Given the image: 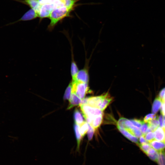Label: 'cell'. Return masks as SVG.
Returning a JSON list of instances; mask_svg holds the SVG:
<instances>
[{
	"label": "cell",
	"instance_id": "1",
	"mask_svg": "<svg viewBox=\"0 0 165 165\" xmlns=\"http://www.w3.org/2000/svg\"><path fill=\"white\" fill-rule=\"evenodd\" d=\"M72 12L64 6L54 9L51 13L49 17L50 23L48 27L50 31H52L57 24L65 17L70 16Z\"/></svg>",
	"mask_w": 165,
	"mask_h": 165
},
{
	"label": "cell",
	"instance_id": "2",
	"mask_svg": "<svg viewBox=\"0 0 165 165\" xmlns=\"http://www.w3.org/2000/svg\"><path fill=\"white\" fill-rule=\"evenodd\" d=\"M79 106L85 119L103 114V111L98 108L91 106L86 104L81 103Z\"/></svg>",
	"mask_w": 165,
	"mask_h": 165
},
{
	"label": "cell",
	"instance_id": "3",
	"mask_svg": "<svg viewBox=\"0 0 165 165\" xmlns=\"http://www.w3.org/2000/svg\"><path fill=\"white\" fill-rule=\"evenodd\" d=\"M72 92L74 93L79 98L82 100L89 90L88 83L72 81Z\"/></svg>",
	"mask_w": 165,
	"mask_h": 165
},
{
	"label": "cell",
	"instance_id": "4",
	"mask_svg": "<svg viewBox=\"0 0 165 165\" xmlns=\"http://www.w3.org/2000/svg\"><path fill=\"white\" fill-rule=\"evenodd\" d=\"M108 93L99 96L91 97L82 100V104H87L91 106L99 109L104 99Z\"/></svg>",
	"mask_w": 165,
	"mask_h": 165
},
{
	"label": "cell",
	"instance_id": "5",
	"mask_svg": "<svg viewBox=\"0 0 165 165\" xmlns=\"http://www.w3.org/2000/svg\"><path fill=\"white\" fill-rule=\"evenodd\" d=\"M57 7L58 6L56 5L53 3L42 5L38 13L39 17L41 19L49 17L53 10Z\"/></svg>",
	"mask_w": 165,
	"mask_h": 165
},
{
	"label": "cell",
	"instance_id": "6",
	"mask_svg": "<svg viewBox=\"0 0 165 165\" xmlns=\"http://www.w3.org/2000/svg\"><path fill=\"white\" fill-rule=\"evenodd\" d=\"M37 17H39L38 13L34 9L31 8L26 12L18 20L14 22L7 24L5 26H7L12 25L20 21L32 20Z\"/></svg>",
	"mask_w": 165,
	"mask_h": 165
},
{
	"label": "cell",
	"instance_id": "7",
	"mask_svg": "<svg viewBox=\"0 0 165 165\" xmlns=\"http://www.w3.org/2000/svg\"><path fill=\"white\" fill-rule=\"evenodd\" d=\"M86 122L95 129H97L101 125L103 119V115L85 119Z\"/></svg>",
	"mask_w": 165,
	"mask_h": 165
},
{
	"label": "cell",
	"instance_id": "8",
	"mask_svg": "<svg viewBox=\"0 0 165 165\" xmlns=\"http://www.w3.org/2000/svg\"><path fill=\"white\" fill-rule=\"evenodd\" d=\"M25 3L34 9L38 14L42 5L38 0H13Z\"/></svg>",
	"mask_w": 165,
	"mask_h": 165
},
{
	"label": "cell",
	"instance_id": "9",
	"mask_svg": "<svg viewBox=\"0 0 165 165\" xmlns=\"http://www.w3.org/2000/svg\"><path fill=\"white\" fill-rule=\"evenodd\" d=\"M72 81L88 83L89 81V76L86 69H83L79 71L75 79Z\"/></svg>",
	"mask_w": 165,
	"mask_h": 165
},
{
	"label": "cell",
	"instance_id": "10",
	"mask_svg": "<svg viewBox=\"0 0 165 165\" xmlns=\"http://www.w3.org/2000/svg\"><path fill=\"white\" fill-rule=\"evenodd\" d=\"M69 104L67 109H69L74 106L80 105L82 102V100L79 98L74 93L72 92L69 100Z\"/></svg>",
	"mask_w": 165,
	"mask_h": 165
},
{
	"label": "cell",
	"instance_id": "11",
	"mask_svg": "<svg viewBox=\"0 0 165 165\" xmlns=\"http://www.w3.org/2000/svg\"><path fill=\"white\" fill-rule=\"evenodd\" d=\"M155 139L165 142V128L158 127L154 131Z\"/></svg>",
	"mask_w": 165,
	"mask_h": 165
},
{
	"label": "cell",
	"instance_id": "12",
	"mask_svg": "<svg viewBox=\"0 0 165 165\" xmlns=\"http://www.w3.org/2000/svg\"><path fill=\"white\" fill-rule=\"evenodd\" d=\"M152 148L157 152L163 150L165 148V142L154 139L149 142Z\"/></svg>",
	"mask_w": 165,
	"mask_h": 165
},
{
	"label": "cell",
	"instance_id": "13",
	"mask_svg": "<svg viewBox=\"0 0 165 165\" xmlns=\"http://www.w3.org/2000/svg\"><path fill=\"white\" fill-rule=\"evenodd\" d=\"M117 127L122 134L128 139L138 145L139 144L138 139V138L133 135L124 129L118 127Z\"/></svg>",
	"mask_w": 165,
	"mask_h": 165
},
{
	"label": "cell",
	"instance_id": "14",
	"mask_svg": "<svg viewBox=\"0 0 165 165\" xmlns=\"http://www.w3.org/2000/svg\"><path fill=\"white\" fill-rule=\"evenodd\" d=\"M163 103V101L158 96L154 100L152 107V112L155 114L159 111Z\"/></svg>",
	"mask_w": 165,
	"mask_h": 165
},
{
	"label": "cell",
	"instance_id": "15",
	"mask_svg": "<svg viewBox=\"0 0 165 165\" xmlns=\"http://www.w3.org/2000/svg\"><path fill=\"white\" fill-rule=\"evenodd\" d=\"M74 129L77 142V151H79L81 141L82 138L79 130V126L75 123L74 125Z\"/></svg>",
	"mask_w": 165,
	"mask_h": 165
},
{
	"label": "cell",
	"instance_id": "16",
	"mask_svg": "<svg viewBox=\"0 0 165 165\" xmlns=\"http://www.w3.org/2000/svg\"><path fill=\"white\" fill-rule=\"evenodd\" d=\"M74 116L75 123L79 126L84 121L82 114L77 109L74 112Z\"/></svg>",
	"mask_w": 165,
	"mask_h": 165
},
{
	"label": "cell",
	"instance_id": "17",
	"mask_svg": "<svg viewBox=\"0 0 165 165\" xmlns=\"http://www.w3.org/2000/svg\"><path fill=\"white\" fill-rule=\"evenodd\" d=\"M148 132L154 131L159 127V122L158 118L153 119L148 123Z\"/></svg>",
	"mask_w": 165,
	"mask_h": 165
},
{
	"label": "cell",
	"instance_id": "18",
	"mask_svg": "<svg viewBox=\"0 0 165 165\" xmlns=\"http://www.w3.org/2000/svg\"><path fill=\"white\" fill-rule=\"evenodd\" d=\"M71 74L72 78V80H74L76 75L79 72L78 67L74 61V59H72L71 68Z\"/></svg>",
	"mask_w": 165,
	"mask_h": 165
},
{
	"label": "cell",
	"instance_id": "19",
	"mask_svg": "<svg viewBox=\"0 0 165 165\" xmlns=\"http://www.w3.org/2000/svg\"><path fill=\"white\" fill-rule=\"evenodd\" d=\"M112 100V98L110 97L108 94L106 96L104 99L99 109L103 111L109 104Z\"/></svg>",
	"mask_w": 165,
	"mask_h": 165
},
{
	"label": "cell",
	"instance_id": "20",
	"mask_svg": "<svg viewBox=\"0 0 165 165\" xmlns=\"http://www.w3.org/2000/svg\"><path fill=\"white\" fill-rule=\"evenodd\" d=\"M159 165H165V152L164 150L158 152L156 161Z\"/></svg>",
	"mask_w": 165,
	"mask_h": 165
},
{
	"label": "cell",
	"instance_id": "21",
	"mask_svg": "<svg viewBox=\"0 0 165 165\" xmlns=\"http://www.w3.org/2000/svg\"><path fill=\"white\" fill-rule=\"evenodd\" d=\"M79 130L82 137H83L87 132L89 129V124L84 121L79 126Z\"/></svg>",
	"mask_w": 165,
	"mask_h": 165
},
{
	"label": "cell",
	"instance_id": "22",
	"mask_svg": "<svg viewBox=\"0 0 165 165\" xmlns=\"http://www.w3.org/2000/svg\"><path fill=\"white\" fill-rule=\"evenodd\" d=\"M72 84L71 81L67 88L64 96V100H69L72 93Z\"/></svg>",
	"mask_w": 165,
	"mask_h": 165
},
{
	"label": "cell",
	"instance_id": "23",
	"mask_svg": "<svg viewBox=\"0 0 165 165\" xmlns=\"http://www.w3.org/2000/svg\"><path fill=\"white\" fill-rule=\"evenodd\" d=\"M126 130L130 132L133 135L138 138H140L143 135L140 129H126Z\"/></svg>",
	"mask_w": 165,
	"mask_h": 165
},
{
	"label": "cell",
	"instance_id": "24",
	"mask_svg": "<svg viewBox=\"0 0 165 165\" xmlns=\"http://www.w3.org/2000/svg\"><path fill=\"white\" fill-rule=\"evenodd\" d=\"M143 135L145 140L149 143L155 139V134L152 131L148 132Z\"/></svg>",
	"mask_w": 165,
	"mask_h": 165
},
{
	"label": "cell",
	"instance_id": "25",
	"mask_svg": "<svg viewBox=\"0 0 165 165\" xmlns=\"http://www.w3.org/2000/svg\"><path fill=\"white\" fill-rule=\"evenodd\" d=\"M138 145L141 149L145 154H146L148 151L152 147L150 144L148 143L138 144Z\"/></svg>",
	"mask_w": 165,
	"mask_h": 165
},
{
	"label": "cell",
	"instance_id": "26",
	"mask_svg": "<svg viewBox=\"0 0 165 165\" xmlns=\"http://www.w3.org/2000/svg\"><path fill=\"white\" fill-rule=\"evenodd\" d=\"M157 118H158L157 116L155 114H149L145 117L143 121L145 123H148L149 121Z\"/></svg>",
	"mask_w": 165,
	"mask_h": 165
},
{
	"label": "cell",
	"instance_id": "27",
	"mask_svg": "<svg viewBox=\"0 0 165 165\" xmlns=\"http://www.w3.org/2000/svg\"><path fill=\"white\" fill-rule=\"evenodd\" d=\"M95 130V129L92 126L89 124V129L87 132V136L89 140L90 141L92 138Z\"/></svg>",
	"mask_w": 165,
	"mask_h": 165
},
{
	"label": "cell",
	"instance_id": "28",
	"mask_svg": "<svg viewBox=\"0 0 165 165\" xmlns=\"http://www.w3.org/2000/svg\"><path fill=\"white\" fill-rule=\"evenodd\" d=\"M130 120L134 126L139 128L141 127L144 122L143 121L136 119H131Z\"/></svg>",
	"mask_w": 165,
	"mask_h": 165
},
{
	"label": "cell",
	"instance_id": "29",
	"mask_svg": "<svg viewBox=\"0 0 165 165\" xmlns=\"http://www.w3.org/2000/svg\"><path fill=\"white\" fill-rule=\"evenodd\" d=\"M148 129V123L144 122L140 127V130L143 134H145L147 132Z\"/></svg>",
	"mask_w": 165,
	"mask_h": 165
},
{
	"label": "cell",
	"instance_id": "30",
	"mask_svg": "<svg viewBox=\"0 0 165 165\" xmlns=\"http://www.w3.org/2000/svg\"><path fill=\"white\" fill-rule=\"evenodd\" d=\"M139 141L140 143L139 144H142L145 143H148V142L145 139L143 135L140 137Z\"/></svg>",
	"mask_w": 165,
	"mask_h": 165
},
{
	"label": "cell",
	"instance_id": "31",
	"mask_svg": "<svg viewBox=\"0 0 165 165\" xmlns=\"http://www.w3.org/2000/svg\"><path fill=\"white\" fill-rule=\"evenodd\" d=\"M165 87L162 89L159 92L158 97L162 100H163V96L165 93Z\"/></svg>",
	"mask_w": 165,
	"mask_h": 165
},
{
	"label": "cell",
	"instance_id": "32",
	"mask_svg": "<svg viewBox=\"0 0 165 165\" xmlns=\"http://www.w3.org/2000/svg\"><path fill=\"white\" fill-rule=\"evenodd\" d=\"M159 125L160 127H163L164 125L163 122V117L162 115H161L159 117Z\"/></svg>",
	"mask_w": 165,
	"mask_h": 165
},
{
	"label": "cell",
	"instance_id": "33",
	"mask_svg": "<svg viewBox=\"0 0 165 165\" xmlns=\"http://www.w3.org/2000/svg\"><path fill=\"white\" fill-rule=\"evenodd\" d=\"M161 113L163 116H165V103L163 102L161 109Z\"/></svg>",
	"mask_w": 165,
	"mask_h": 165
},
{
	"label": "cell",
	"instance_id": "34",
	"mask_svg": "<svg viewBox=\"0 0 165 165\" xmlns=\"http://www.w3.org/2000/svg\"><path fill=\"white\" fill-rule=\"evenodd\" d=\"M163 123L164 125V127L165 128V116H163Z\"/></svg>",
	"mask_w": 165,
	"mask_h": 165
},
{
	"label": "cell",
	"instance_id": "35",
	"mask_svg": "<svg viewBox=\"0 0 165 165\" xmlns=\"http://www.w3.org/2000/svg\"><path fill=\"white\" fill-rule=\"evenodd\" d=\"M163 102L165 103V92L162 100Z\"/></svg>",
	"mask_w": 165,
	"mask_h": 165
}]
</instances>
